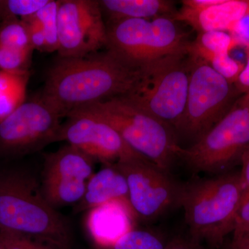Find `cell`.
<instances>
[{"instance_id": "cell-1", "label": "cell", "mask_w": 249, "mask_h": 249, "mask_svg": "<svg viewBox=\"0 0 249 249\" xmlns=\"http://www.w3.org/2000/svg\"><path fill=\"white\" fill-rule=\"evenodd\" d=\"M142 69L110 50L79 58H60L49 69L40 96L66 118L73 111L137 88Z\"/></svg>"}, {"instance_id": "cell-2", "label": "cell", "mask_w": 249, "mask_h": 249, "mask_svg": "<svg viewBox=\"0 0 249 249\" xmlns=\"http://www.w3.org/2000/svg\"><path fill=\"white\" fill-rule=\"evenodd\" d=\"M0 231L29 237L54 249H71L66 218L47 202L40 178L18 160L0 161Z\"/></svg>"}, {"instance_id": "cell-3", "label": "cell", "mask_w": 249, "mask_h": 249, "mask_svg": "<svg viewBox=\"0 0 249 249\" xmlns=\"http://www.w3.org/2000/svg\"><path fill=\"white\" fill-rule=\"evenodd\" d=\"M242 196L240 172L206 178L193 176L185 182L181 207L192 240L220 248L233 232Z\"/></svg>"}, {"instance_id": "cell-4", "label": "cell", "mask_w": 249, "mask_h": 249, "mask_svg": "<svg viewBox=\"0 0 249 249\" xmlns=\"http://www.w3.org/2000/svg\"><path fill=\"white\" fill-rule=\"evenodd\" d=\"M77 111L107 122L132 150L167 171L172 173L174 165L180 160L183 147L178 145L172 127L124 96Z\"/></svg>"}, {"instance_id": "cell-5", "label": "cell", "mask_w": 249, "mask_h": 249, "mask_svg": "<svg viewBox=\"0 0 249 249\" xmlns=\"http://www.w3.org/2000/svg\"><path fill=\"white\" fill-rule=\"evenodd\" d=\"M249 147V92L236 100L227 114L200 139L183 147L180 160L196 175H219L240 163Z\"/></svg>"}, {"instance_id": "cell-6", "label": "cell", "mask_w": 249, "mask_h": 249, "mask_svg": "<svg viewBox=\"0 0 249 249\" xmlns=\"http://www.w3.org/2000/svg\"><path fill=\"white\" fill-rule=\"evenodd\" d=\"M171 16L107 22L106 49L137 68L187 52L189 41Z\"/></svg>"}, {"instance_id": "cell-7", "label": "cell", "mask_w": 249, "mask_h": 249, "mask_svg": "<svg viewBox=\"0 0 249 249\" xmlns=\"http://www.w3.org/2000/svg\"><path fill=\"white\" fill-rule=\"evenodd\" d=\"M142 70L137 88L124 97L178 129L184 113L189 86L188 52L160 58Z\"/></svg>"}, {"instance_id": "cell-8", "label": "cell", "mask_w": 249, "mask_h": 249, "mask_svg": "<svg viewBox=\"0 0 249 249\" xmlns=\"http://www.w3.org/2000/svg\"><path fill=\"white\" fill-rule=\"evenodd\" d=\"M124 175L129 190L131 208L137 222H155L181 207L185 183L142 155L114 163Z\"/></svg>"}, {"instance_id": "cell-9", "label": "cell", "mask_w": 249, "mask_h": 249, "mask_svg": "<svg viewBox=\"0 0 249 249\" xmlns=\"http://www.w3.org/2000/svg\"><path fill=\"white\" fill-rule=\"evenodd\" d=\"M189 55L190 80L186 107L177 131L196 142L225 115L232 105L233 85L209 64Z\"/></svg>"}, {"instance_id": "cell-10", "label": "cell", "mask_w": 249, "mask_h": 249, "mask_svg": "<svg viewBox=\"0 0 249 249\" xmlns=\"http://www.w3.org/2000/svg\"><path fill=\"white\" fill-rule=\"evenodd\" d=\"M62 118L40 95L25 100L0 122V161L19 160L56 142Z\"/></svg>"}, {"instance_id": "cell-11", "label": "cell", "mask_w": 249, "mask_h": 249, "mask_svg": "<svg viewBox=\"0 0 249 249\" xmlns=\"http://www.w3.org/2000/svg\"><path fill=\"white\" fill-rule=\"evenodd\" d=\"M95 161L69 144L46 155L40 178L47 202L56 210L76 206L84 196L87 184L94 173Z\"/></svg>"}, {"instance_id": "cell-12", "label": "cell", "mask_w": 249, "mask_h": 249, "mask_svg": "<svg viewBox=\"0 0 249 249\" xmlns=\"http://www.w3.org/2000/svg\"><path fill=\"white\" fill-rule=\"evenodd\" d=\"M60 58H79L107 46V26L97 0H60L58 13Z\"/></svg>"}, {"instance_id": "cell-13", "label": "cell", "mask_w": 249, "mask_h": 249, "mask_svg": "<svg viewBox=\"0 0 249 249\" xmlns=\"http://www.w3.org/2000/svg\"><path fill=\"white\" fill-rule=\"evenodd\" d=\"M62 122L57 142H65L103 164H112L127 157L141 155L124 142L119 132L97 116L73 111Z\"/></svg>"}, {"instance_id": "cell-14", "label": "cell", "mask_w": 249, "mask_h": 249, "mask_svg": "<svg viewBox=\"0 0 249 249\" xmlns=\"http://www.w3.org/2000/svg\"><path fill=\"white\" fill-rule=\"evenodd\" d=\"M249 17V0H219L201 9L182 6L173 15L174 20L191 26L198 33L226 31Z\"/></svg>"}, {"instance_id": "cell-15", "label": "cell", "mask_w": 249, "mask_h": 249, "mask_svg": "<svg viewBox=\"0 0 249 249\" xmlns=\"http://www.w3.org/2000/svg\"><path fill=\"white\" fill-rule=\"evenodd\" d=\"M137 222L132 210L119 202H111L88 211L85 226L97 249L114 243L133 229Z\"/></svg>"}, {"instance_id": "cell-16", "label": "cell", "mask_w": 249, "mask_h": 249, "mask_svg": "<svg viewBox=\"0 0 249 249\" xmlns=\"http://www.w3.org/2000/svg\"><path fill=\"white\" fill-rule=\"evenodd\" d=\"M111 202L121 203L132 211L127 181L114 163L105 165L93 173L87 184L84 196L73 206V211L78 213Z\"/></svg>"}, {"instance_id": "cell-17", "label": "cell", "mask_w": 249, "mask_h": 249, "mask_svg": "<svg viewBox=\"0 0 249 249\" xmlns=\"http://www.w3.org/2000/svg\"><path fill=\"white\" fill-rule=\"evenodd\" d=\"M100 6L107 22L128 19H146L171 16L176 13L168 0H101Z\"/></svg>"}, {"instance_id": "cell-18", "label": "cell", "mask_w": 249, "mask_h": 249, "mask_svg": "<svg viewBox=\"0 0 249 249\" xmlns=\"http://www.w3.org/2000/svg\"><path fill=\"white\" fill-rule=\"evenodd\" d=\"M29 76L0 70V122L25 101Z\"/></svg>"}, {"instance_id": "cell-19", "label": "cell", "mask_w": 249, "mask_h": 249, "mask_svg": "<svg viewBox=\"0 0 249 249\" xmlns=\"http://www.w3.org/2000/svg\"><path fill=\"white\" fill-rule=\"evenodd\" d=\"M237 41L226 31L198 33L197 37L187 47L188 55L206 61L213 55L230 53Z\"/></svg>"}, {"instance_id": "cell-20", "label": "cell", "mask_w": 249, "mask_h": 249, "mask_svg": "<svg viewBox=\"0 0 249 249\" xmlns=\"http://www.w3.org/2000/svg\"><path fill=\"white\" fill-rule=\"evenodd\" d=\"M166 246L163 237L157 232L134 227L114 243L100 249H165Z\"/></svg>"}, {"instance_id": "cell-21", "label": "cell", "mask_w": 249, "mask_h": 249, "mask_svg": "<svg viewBox=\"0 0 249 249\" xmlns=\"http://www.w3.org/2000/svg\"><path fill=\"white\" fill-rule=\"evenodd\" d=\"M0 46L33 50L27 23L16 17L5 18L0 23Z\"/></svg>"}, {"instance_id": "cell-22", "label": "cell", "mask_w": 249, "mask_h": 249, "mask_svg": "<svg viewBox=\"0 0 249 249\" xmlns=\"http://www.w3.org/2000/svg\"><path fill=\"white\" fill-rule=\"evenodd\" d=\"M59 3L60 0H49V2L34 16L45 32L48 53L58 52Z\"/></svg>"}, {"instance_id": "cell-23", "label": "cell", "mask_w": 249, "mask_h": 249, "mask_svg": "<svg viewBox=\"0 0 249 249\" xmlns=\"http://www.w3.org/2000/svg\"><path fill=\"white\" fill-rule=\"evenodd\" d=\"M33 52L0 46V70L16 74L29 73Z\"/></svg>"}, {"instance_id": "cell-24", "label": "cell", "mask_w": 249, "mask_h": 249, "mask_svg": "<svg viewBox=\"0 0 249 249\" xmlns=\"http://www.w3.org/2000/svg\"><path fill=\"white\" fill-rule=\"evenodd\" d=\"M49 1V0H3L2 19L8 17H16L21 19L33 17Z\"/></svg>"}, {"instance_id": "cell-25", "label": "cell", "mask_w": 249, "mask_h": 249, "mask_svg": "<svg viewBox=\"0 0 249 249\" xmlns=\"http://www.w3.org/2000/svg\"><path fill=\"white\" fill-rule=\"evenodd\" d=\"M205 62L232 85L235 84L244 67L230 53L213 55Z\"/></svg>"}, {"instance_id": "cell-26", "label": "cell", "mask_w": 249, "mask_h": 249, "mask_svg": "<svg viewBox=\"0 0 249 249\" xmlns=\"http://www.w3.org/2000/svg\"><path fill=\"white\" fill-rule=\"evenodd\" d=\"M0 244L3 249H54L25 236L0 231Z\"/></svg>"}, {"instance_id": "cell-27", "label": "cell", "mask_w": 249, "mask_h": 249, "mask_svg": "<svg viewBox=\"0 0 249 249\" xmlns=\"http://www.w3.org/2000/svg\"><path fill=\"white\" fill-rule=\"evenodd\" d=\"M22 20L27 23L31 45L33 49L40 51L41 52H47L45 32L35 16Z\"/></svg>"}, {"instance_id": "cell-28", "label": "cell", "mask_w": 249, "mask_h": 249, "mask_svg": "<svg viewBox=\"0 0 249 249\" xmlns=\"http://www.w3.org/2000/svg\"><path fill=\"white\" fill-rule=\"evenodd\" d=\"M232 239L249 235V198L240 206L236 218Z\"/></svg>"}, {"instance_id": "cell-29", "label": "cell", "mask_w": 249, "mask_h": 249, "mask_svg": "<svg viewBox=\"0 0 249 249\" xmlns=\"http://www.w3.org/2000/svg\"><path fill=\"white\" fill-rule=\"evenodd\" d=\"M240 178L243 189V196H242V204L249 198V147L244 153L241 160Z\"/></svg>"}, {"instance_id": "cell-30", "label": "cell", "mask_w": 249, "mask_h": 249, "mask_svg": "<svg viewBox=\"0 0 249 249\" xmlns=\"http://www.w3.org/2000/svg\"><path fill=\"white\" fill-rule=\"evenodd\" d=\"M165 249H204L201 244L198 243L191 237L188 239L178 237L167 243Z\"/></svg>"}, {"instance_id": "cell-31", "label": "cell", "mask_w": 249, "mask_h": 249, "mask_svg": "<svg viewBox=\"0 0 249 249\" xmlns=\"http://www.w3.org/2000/svg\"><path fill=\"white\" fill-rule=\"evenodd\" d=\"M235 85L237 91L242 93L249 92V53L247 63L244 65Z\"/></svg>"}, {"instance_id": "cell-32", "label": "cell", "mask_w": 249, "mask_h": 249, "mask_svg": "<svg viewBox=\"0 0 249 249\" xmlns=\"http://www.w3.org/2000/svg\"><path fill=\"white\" fill-rule=\"evenodd\" d=\"M225 249H249V235L232 239Z\"/></svg>"}, {"instance_id": "cell-33", "label": "cell", "mask_w": 249, "mask_h": 249, "mask_svg": "<svg viewBox=\"0 0 249 249\" xmlns=\"http://www.w3.org/2000/svg\"><path fill=\"white\" fill-rule=\"evenodd\" d=\"M2 3L3 0H0V23L2 20Z\"/></svg>"}, {"instance_id": "cell-34", "label": "cell", "mask_w": 249, "mask_h": 249, "mask_svg": "<svg viewBox=\"0 0 249 249\" xmlns=\"http://www.w3.org/2000/svg\"><path fill=\"white\" fill-rule=\"evenodd\" d=\"M0 249H3L2 247H1V244H0Z\"/></svg>"}]
</instances>
